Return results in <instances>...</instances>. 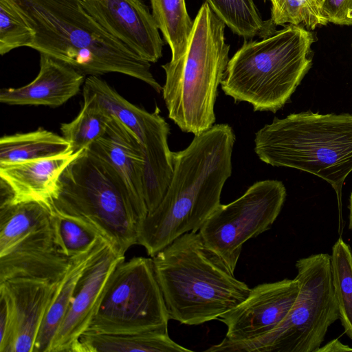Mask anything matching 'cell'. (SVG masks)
<instances>
[{
  "mask_svg": "<svg viewBox=\"0 0 352 352\" xmlns=\"http://www.w3.org/2000/svg\"><path fill=\"white\" fill-rule=\"evenodd\" d=\"M85 9L113 37L140 58L156 63L164 41L156 21L142 0H81Z\"/></svg>",
  "mask_w": 352,
  "mask_h": 352,
  "instance_id": "obj_13",
  "label": "cell"
},
{
  "mask_svg": "<svg viewBox=\"0 0 352 352\" xmlns=\"http://www.w3.org/2000/svg\"><path fill=\"white\" fill-rule=\"evenodd\" d=\"M107 245L109 243L103 238H100L87 252L71 258L45 316L33 352H50L54 336L70 305L80 278Z\"/></svg>",
  "mask_w": 352,
  "mask_h": 352,
  "instance_id": "obj_20",
  "label": "cell"
},
{
  "mask_svg": "<svg viewBox=\"0 0 352 352\" xmlns=\"http://www.w3.org/2000/svg\"><path fill=\"white\" fill-rule=\"evenodd\" d=\"M236 136L228 124H214L173 152V173L157 206L138 225L137 244L153 257L185 233L197 232L221 204L232 175Z\"/></svg>",
  "mask_w": 352,
  "mask_h": 352,
  "instance_id": "obj_1",
  "label": "cell"
},
{
  "mask_svg": "<svg viewBox=\"0 0 352 352\" xmlns=\"http://www.w3.org/2000/svg\"><path fill=\"white\" fill-rule=\"evenodd\" d=\"M352 351V348L344 344L338 339H333L323 346L319 347L316 352H347Z\"/></svg>",
  "mask_w": 352,
  "mask_h": 352,
  "instance_id": "obj_33",
  "label": "cell"
},
{
  "mask_svg": "<svg viewBox=\"0 0 352 352\" xmlns=\"http://www.w3.org/2000/svg\"><path fill=\"white\" fill-rule=\"evenodd\" d=\"M331 261L339 319L344 333L352 340V251L341 236L332 247Z\"/></svg>",
  "mask_w": 352,
  "mask_h": 352,
  "instance_id": "obj_27",
  "label": "cell"
},
{
  "mask_svg": "<svg viewBox=\"0 0 352 352\" xmlns=\"http://www.w3.org/2000/svg\"><path fill=\"white\" fill-rule=\"evenodd\" d=\"M70 260L56 244L51 222L0 256V283L15 278L58 282L67 270Z\"/></svg>",
  "mask_w": 352,
  "mask_h": 352,
  "instance_id": "obj_16",
  "label": "cell"
},
{
  "mask_svg": "<svg viewBox=\"0 0 352 352\" xmlns=\"http://www.w3.org/2000/svg\"><path fill=\"white\" fill-rule=\"evenodd\" d=\"M192 352L174 342L168 331L137 333H84L72 352Z\"/></svg>",
  "mask_w": 352,
  "mask_h": 352,
  "instance_id": "obj_21",
  "label": "cell"
},
{
  "mask_svg": "<svg viewBox=\"0 0 352 352\" xmlns=\"http://www.w3.org/2000/svg\"><path fill=\"white\" fill-rule=\"evenodd\" d=\"M315 38L302 25L289 24L260 40L245 41L230 58L221 89L254 111L276 112L311 68Z\"/></svg>",
  "mask_w": 352,
  "mask_h": 352,
  "instance_id": "obj_6",
  "label": "cell"
},
{
  "mask_svg": "<svg viewBox=\"0 0 352 352\" xmlns=\"http://www.w3.org/2000/svg\"><path fill=\"white\" fill-rule=\"evenodd\" d=\"M152 14L171 50L170 60L185 52L193 27L185 0H150Z\"/></svg>",
  "mask_w": 352,
  "mask_h": 352,
  "instance_id": "obj_26",
  "label": "cell"
},
{
  "mask_svg": "<svg viewBox=\"0 0 352 352\" xmlns=\"http://www.w3.org/2000/svg\"><path fill=\"white\" fill-rule=\"evenodd\" d=\"M51 206L90 223L124 256L144 218L113 168L88 148L62 172Z\"/></svg>",
  "mask_w": 352,
  "mask_h": 352,
  "instance_id": "obj_7",
  "label": "cell"
},
{
  "mask_svg": "<svg viewBox=\"0 0 352 352\" xmlns=\"http://www.w3.org/2000/svg\"><path fill=\"white\" fill-rule=\"evenodd\" d=\"M124 259V255L119 254L107 245L85 270L54 336L50 352H72L81 336L88 329L112 272Z\"/></svg>",
  "mask_w": 352,
  "mask_h": 352,
  "instance_id": "obj_14",
  "label": "cell"
},
{
  "mask_svg": "<svg viewBox=\"0 0 352 352\" xmlns=\"http://www.w3.org/2000/svg\"><path fill=\"white\" fill-rule=\"evenodd\" d=\"M152 258L170 319L181 324L218 320L251 290L197 232L184 234Z\"/></svg>",
  "mask_w": 352,
  "mask_h": 352,
  "instance_id": "obj_3",
  "label": "cell"
},
{
  "mask_svg": "<svg viewBox=\"0 0 352 352\" xmlns=\"http://www.w3.org/2000/svg\"><path fill=\"white\" fill-rule=\"evenodd\" d=\"M52 226L56 244L70 258L85 253L100 238H103L84 219L54 208H52Z\"/></svg>",
  "mask_w": 352,
  "mask_h": 352,
  "instance_id": "obj_28",
  "label": "cell"
},
{
  "mask_svg": "<svg viewBox=\"0 0 352 352\" xmlns=\"http://www.w3.org/2000/svg\"><path fill=\"white\" fill-rule=\"evenodd\" d=\"M271 21L275 25H302L307 30L322 26L319 11L324 0H270Z\"/></svg>",
  "mask_w": 352,
  "mask_h": 352,
  "instance_id": "obj_30",
  "label": "cell"
},
{
  "mask_svg": "<svg viewBox=\"0 0 352 352\" xmlns=\"http://www.w3.org/2000/svg\"><path fill=\"white\" fill-rule=\"evenodd\" d=\"M169 320L152 257L135 256L120 261L112 272L86 332L168 331Z\"/></svg>",
  "mask_w": 352,
  "mask_h": 352,
  "instance_id": "obj_9",
  "label": "cell"
},
{
  "mask_svg": "<svg viewBox=\"0 0 352 352\" xmlns=\"http://www.w3.org/2000/svg\"><path fill=\"white\" fill-rule=\"evenodd\" d=\"M215 14L235 34L245 38H264L276 30L271 19L263 20L254 0H205Z\"/></svg>",
  "mask_w": 352,
  "mask_h": 352,
  "instance_id": "obj_25",
  "label": "cell"
},
{
  "mask_svg": "<svg viewBox=\"0 0 352 352\" xmlns=\"http://www.w3.org/2000/svg\"><path fill=\"white\" fill-rule=\"evenodd\" d=\"M286 196V188L280 181L256 182L234 201L221 204L199 234L204 244L234 273L243 245L272 227Z\"/></svg>",
  "mask_w": 352,
  "mask_h": 352,
  "instance_id": "obj_10",
  "label": "cell"
},
{
  "mask_svg": "<svg viewBox=\"0 0 352 352\" xmlns=\"http://www.w3.org/2000/svg\"><path fill=\"white\" fill-rule=\"evenodd\" d=\"M12 329L11 302L6 289L0 285V352H9Z\"/></svg>",
  "mask_w": 352,
  "mask_h": 352,
  "instance_id": "obj_32",
  "label": "cell"
},
{
  "mask_svg": "<svg viewBox=\"0 0 352 352\" xmlns=\"http://www.w3.org/2000/svg\"><path fill=\"white\" fill-rule=\"evenodd\" d=\"M349 228L352 231V191L350 194L349 197Z\"/></svg>",
  "mask_w": 352,
  "mask_h": 352,
  "instance_id": "obj_34",
  "label": "cell"
},
{
  "mask_svg": "<svg viewBox=\"0 0 352 352\" xmlns=\"http://www.w3.org/2000/svg\"><path fill=\"white\" fill-rule=\"evenodd\" d=\"M59 281L15 278L0 283L12 307V329L9 352H33L47 309Z\"/></svg>",
  "mask_w": 352,
  "mask_h": 352,
  "instance_id": "obj_18",
  "label": "cell"
},
{
  "mask_svg": "<svg viewBox=\"0 0 352 352\" xmlns=\"http://www.w3.org/2000/svg\"><path fill=\"white\" fill-rule=\"evenodd\" d=\"M33 29L31 48L87 76L120 73L157 93L162 87L150 63L113 37L85 9L81 0H12Z\"/></svg>",
  "mask_w": 352,
  "mask_h": 352,
  "instance_id": "obj_2",
  "label": "cell"
},
{
  "mask_svg": "<svg viewBox=\"0 0 352 352\" xmlns=\"http://www.w3.org/2000/svg\"><path fill=\"white\" fill-rule=\"evenodd\" d=\"M52 222V208L36 201L0 206V256L19 241Z\"/></svg>",
  "mask_w": 352,
  "mask_h": 352,
  "instance_id": "obj_23",
  "label": "cell"
},
{
  "mask_svg": "<svg viewBox=\"0 0 352 352\" xmlns=\"http://www.w3.org/2000/svg\"><path fill=\"white\" fill-rule=\"evenodd\" d=\"M103 135L87 148L109 164L119 176L133 202L145 217V153L135 134L111 114Z\"/></svg>",
  "mask_w": 352,
  "mask_h": 352,
  "instance_id": "obj_15",
  "label": "cell"
},
{
  "mask_svg": "<svg viewBox=\"0 0 352 352\" xmlns=\"http://www.w3.org/2000/svg\"><path fill=\"white\" fill-rule=\"evenodd\" d=\"M226 24L206 2L199 9L184 54L162 65V92L168 118L185 133L197 135L212 127L214 104L229 62Z\"/></svg>",
  "mask_w": 352,
  "mask_h": 352,
  "instance_id": "obj_5",
  "label": "cell"
},
{
  "mask_svg": "<svg viewBox=\"0 0 352 352\" xmlns=\"http://www.w3.org/2000/svg\"><path fill=\"white\" fill-rule=\"evenodd\" d=\"M80 152L0 165V206L36 201L52 208L60 175Z\"/></svg>",
  "mask_w": 352,
  "mask_h": 352,
  "instance_id": "obj_17",
  "label": "cell"
},
{
  "mask_svg": "<svg viewBox=\"0 0 352 352\" xmlns=\"http://www.w3.org/2000/svg\"><path fill=\"white\" fill-rule=\"evenodd\" d=\"M254 142V152L264 163L311 173L332 186L341 236L342 189L352 172V115L307 111L275 118L255 133Z\"/></svg>",
  "mask_w": 352,
  "mask_h": 352,
  "instance_id": "obj_4",
  "label": "cell"
},
{
  "mask_svg": "<svg viewBox=\"0 0 352 352\" xmlns=\"http://www.w3.org/2000/svg\"><path fill=\"white\" fill-rule=\"evenodd\" d=\"M85 76L69 65L40 54V69L29 84L1 90L0 102L9 105H43L58 107L75 96Z\"/></svg>",
  "mask_w": 352,
  "mask_h": 352,
  "instance_id": "obj_19",
  "label": "cell"
},
{
  "mask_svg": "<svg viewBox=\"0 0 352 352\" xmlns=\"http://www.w3.org/2000/svg\"><path fill=\"white\" fill-rule=\"evenodd\" d=\"M83 104L71 122L63 123L62 136L70 144L73 153L87 148L105 132L111 113L89 91L82 89Z\"/></svg>",
  "mask_w": 352,
  "mask_h": 352,
  "instance_id": "obj_24",
  "label": "cell"
},
{
  "mask_svg": "<svg viewBox=\"0 0 352 352\" xmlns=\"http://www.w3.org/2000/svg\"><path fill=\"white\" fill-rule=\"evenodd\" d=\"M298 292L296 278L255 286L241 303L218 318L227 327L225 339L249 341L271 332L287 316Z\"/></svg>",
  "mask_w": 352,
  "mask_h": 352,
  "instance_id": "obj_12",
  "label": "cell"
},
{
  "mask_svg": "<svg viewBox=\"0 0 352 352\" xmlns=\"http://www.w3.org/2000/svg\"><path fill=\"white\" fill-rule=\"evenodd\" d=\"M35 33L12 0H0V54L31 47Z\"/></svg>",
  "mask_w": 352,
  "mask_h": 352,
  "instance_id": "obj_29",
  "label": "cell"
},
{
  "mask_svg": "<svg viewBox=\"0 0 352 352\" xmlns=\"http://www.w3.org/2000/svg\"><path fill=\"white\" fill-rule=\"evenodd\" d=\"M296 300L285 319L271 332L253 340L223 339L208 352H316L329 328L339 319L331 255L318 253L298 259Z\"/></svg>",
  "mask_w": 352,
  "mask_h": 352,
  "instance_id": "obj_8",
  "label": "cell"
},
{
  "mask_svg": "<svg viewBox=\"0 0 352 352\" xmlns=\"http://www.w3.org/2000/svg\"><path fill=\"white\" fill-rule=\"evenodd\" d=\"M82 89L93 94L140 140L146 160L144 199L148 213L152 212L166 193L173 173V152L168 144L169 124L157 107L148 112L132 104L97 76H89Z\"/></svg>",
  "mask_w": 352,
  "mask_h": 352,
  "instance_id": "obj_11",
  "label": "cell"
},
{
  "mask_svg": "<svg viewBox=\"0 0 352 352\" xmlns=\"http://www.w3.org/2000/svg\"><path fill=\"white\" fill-rule=\"evenodd\" d=\"M321 25H352V0H324L319 11Z\"/></svg>",
  "mask_w": 352,
  "mask_h": 352,
  "instance_id": "obj_31",
  "label": "cell"
},
{
  "mask_svg": "<svg viewBox=\"0 0 352 352\" xmlns=\"http://www.w3.org/2000/svg\"><path fill=\"white\" fill-rule=\"evenodd\" d=\"M70 149L62 135L41 128L5 135L0 139V165L62 155L72 152Z\"/></svg>",
  "mask_w": 352,
  "mask_h": 352,
  "instance_id": "obj_22",
  "label": "cell"
}]
</instances>
